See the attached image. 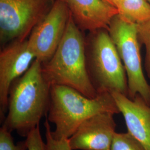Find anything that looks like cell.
Segmentation results:
<instances>
[{
	"label": "cell",
	"mask_w": 150,
	"mask_h": 150,
	"mask_svg": "<svg viewBox=\"0 0 150 150\" xmlns=\"http://www.w3.org/2000/svg\"><path fill=\"white\" fill-rule=\"evenodd\" d=\"M116 9L120 16L136 23L150 19V4L148 0H121Z\"/></svg>",
	"instance_id": "cell-12"
},
{
	"label": "cell",
	"mask_w": 150,
	"mask_h": 150,
	"mask_svg": "<svg viewBox=\"0 0 150 150\" xmlns=\"http://www.w3.org/2000/svg\"><path fill=\"white\" fill-rule=\"evenodd\" d=\"M44 125L47 150H72L69 142V139H57L54 138L47 119L46 120Z\"/></svg>",
	"instance_id": "cell-16"
},
{
	"label": "cell",
	"mask_w": 150,
	"mask_h": 150,
	"mask_svg": "<svg viewBox=\"0 0 150 150\" xmlns=\"http://www.w3.org/2000/svg\"><path fill=\"white\" fill-rule=\"evenodd\" d=\"M85 47L87 71L97 93L118 92L128 96L126 73L108 30L88 32Z\"/></svg>",
	"instance_id": "cell-4"
},
{
	"label": "cell",
	"mask_w": 150,
	"mask_h": 150,
	"mask_svg": "<svg viewBox=\"0 0 150 150\" xmlns=\"http://www.w3.org/2000/svg\"><path fill=\"white\" fill-rule=\"evenodd\" d=\"M0 150H27L26 141L15 144L11 132L2 126L0 129Z\"/></svg>",
	"instance_id": "cell-15"
},
{
	"label": "cell",
	"mask_w": 150,
	"mask_h": 150,
	"mask_svg": "<svg viewBox=\"0 0 150 150\" xmlns=\"http://www.w3.org/2000/svg\"><path fill=\"white\" fill-rule=\"evenodd\" d=\"M111 94L123 115L127 132L150 150V105L139 95L132 100L118 92Z\"/></svg>",
	"instance_id": "cell-10"
},
{
	"label": "cell",
	"mask_w": 150,
	"mask_h": 150,
	"mask_svg": "<svg viewBox=\"0 0 150 150\" xmlns=\"http://www.w3.org/2000/svg\"><path fill=\"white\" fill-rule=\"evenodd\" d=\"M137 30L139 42L145 46L144 69L147 76L150 79V19L137 23Z\"/></svg>",
	"instance_id": "cell-14"
},
{
	"label": "cell",
	"mask_w": 150,
	"mask_h": 150,
	"mask_svg": "<svg viewBox=\"0 0 150 150\" xmlns=\"http://www.w3.org/2000/svg\"><path fill=\"white\" fill-rule=\"evenodd\" d=\"M110 150H147L143 145L129 134L116 132Z\"/></svg>",
	"instance_id": "cell-13"
},
{
	"label": "cell",
	"mask_w": 150,
	"mask_h": 150,
	"mask_svg": "<svg viewBox=\"0 0 150 150\" xmlns=\"http://www.w3.org/2000/svg\"><path fill=\"white\" fill-rule=\"evenodd\" d=\"M27 150H47L46 143L42 139L40 126L32 130L26 137Z\"/></svg>",
	"instance_id": "cell-17"
},
{
	"label": "cell",
	"mask_w": 150,
	"mask_h": 150,
	"mask_svg": "<svg viewBox=\"0 0 150 150\" xmlns=\"http://www.w3.org/2000/svg\"><path fill=\"white\" fill-rule=\"evenodd\" d=\"M36 57L27 39L17 40L2 47L0 52V116L2 122L7 112L12 83L29 69Z\"/></svg>",
	"instance_id": "cell-8"
},
{
	"label": "cell",
	"mask_w": 150,
	"mask_h": 150,
	"mask_svg": "<svg viewBox=\"0 0 150 150\" xmlns=\"http://www.w3.org/2000/svg\"><path fill=\"white\" fill-rule=\"evenodd\" d=\"M70 14L66 30L52 57L42 64L45 79L52 85L67 86L90 98L98 94L87 68L85 36Z\"/></svg>",
	"instance_id": "cell-2"
},
{
	"label": "cell",
	"mask_w": 150,
	"mask_h": 150,
	"mask_svg": "<svg viewBox=\"0 0 150 150\" xmlns=\"http://www.w3.org/2000/svg\"><path fill=\"white\" fill-rule=\"evenodd\" d=\"M70 14L81 30L88 32L108 30L117 10L104 0H66Z\"/></svg>",
	"instance_id": "cell-11"
},
{
	"label": "cell",
	"mask_w": 150,
	"mask_h": 150,
	"mask_svg": "<svg viewBox=\"0 0 150 150\" xmlns=\"http://www.w3.org/2000/svg\"><path fill=\"white\" fill-rule=\"evenodd\" d=\"M103 112L120 113L111 93H98L90 98L70 87L51 86L47 119L55 126L51 131L54 139H69L87 118Z\"/></svg>",
	"instance_id": "cell-3"
},
{
	"label": "cell",
	"mask_w": 150,
	"mask_h": 150,
	"mask_svg": "<svg viewBox=\"0 0 150 150\" xmlns=\"http://www.w3.org/2000/svg\"><path fill=\"white\" fill-rule=\"evenodd\" d=\"M115 114L98 113L87 118L69 139L72 150H110L116 124Z\"/></svg>",
	"instance_id": "cell-9"
},
{
	"label": "cell",
	"mask_w": 150,
	"mask_h": 150,
	"mask_svg": "<svg viewBox=\"0 0 150 150\" xmlns=\"http://www.w3.org/2000/svg\"><path fill=\"white\" fill-rule=\"evenodd\" d=\"M148 1H149V2H150V0H148Z\"/></svg>",
	"instance_id": "cell-19"
},
{
	"label": "cell",
	"mask_w": 150,
	"mask_h": 150,
	"mask_svg": "<svg viewBox=\"0 0 150 150\" xmlns=\"http://www.w3.org/2000/svg\"><path fill=\"white\" fill-rule=\"evenodd\" d=\"M51 86L43 76L42 64L35 59L29 69L11 85L2 127L26 137L47 115Z\"/></svg>",
	"instance_id": "cell-1"
},
{
	"label": "cell",
	"mask_w": 150,
	"mask_h": 150,
	"mask_svg": "<svg viewBox=\"0 0 150 150\" xmlns=\"http://www.w3.org/2000/svg\"><path fill=\"white\" fill-rule=\"evenodd\" d=\"M104 1L116 8L117 6L118 5V4L121 2V0H104Z\"/></svg>",
	"instance_id": "cell-18"
},
{
	"label": "cell",
	"mask_w": 150,
	"mask_h": 150,
	"mask_svg": "<svg viewBox=\"0 0 150 150\" xmlns=\"http://www.w3.org/2000/svg\"><path fill=\"white\" fill-rule=\"evenodd\" d=\"M108 31L126 73L128 97L133 100L139 95L150 105V85L144 72L137 23L117 14L110 22Z\"/></svg>",
	"instance_id": "cell-5"
},
{
	"label": "cell",
	"mask_w": 150,
	"mask_h": 150,
	"mask_svg": "<svg viewBox=\"0 0 150 150\" xmlns=\"http://www.w3.org/2000/svg\"><path fill=\"white\" fill-rule=\"evenodd\" d=\"M55 0H0V42L2 47L28 38L43 20Z\"/></svg>",
	"instance_id": "cell-6"
},
{
	"label": "cell",
	"mask_w": 150,
	"mask_h": 150,
	"mask_svg": "<svg viewBox=\"0 0 150 150\" xmlns=\"http://www.w3.org/2000/svg\"><path fill=\"white\" fill-rule=\"evenodd\" d=\"M70 16L66 0H55L47 15L33 28L27 38L36 59L41 64L54 55L62 41Z\"/></svg>",
	"instance_id": "cell-7"
}]
</instances>
